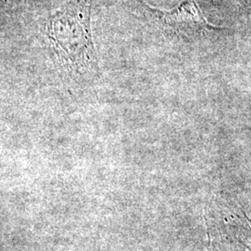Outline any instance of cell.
Here are the masks:
<instances>
[{
  "instance_id": "2",
  "label": "cell",
  "mask_w": 251,
  "mask_h": 251,
  "mask_svg": "<svg viewBox=\"0 0 251 251\" xmlns=\"http://www.w3.org/2000/svg\"><path fill=\"white\" fill-rule=\"evenodd\" d=\"M138 1L165 31L184 40L191 41L210 32L225 29L210 25L195 0H184L170 10L153 9L143 0Z\"/></svg>"
},
{
  "instance_id": "1",
  "label": "cell",
  "mask_w": 251,
  "mask_h": 251,
  "mask_svg": "<svg viewBox=\"0 0 251 251\" xmlns=\"http://www.w3.org/2000/svg\"><path fill=\"white\" fill-rule=\"evenodd\" d=\"M90 12L91 0H69L46 21L44 32L60 67L74 78L92 77L99 71Z\"/></svg>"
}]
</instances>
